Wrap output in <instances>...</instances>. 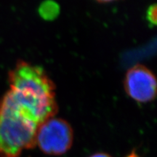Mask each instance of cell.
Masks as SVG:
<instances>
[{
    "label": "cell",
    "mask_w": 157,
    "mask_h": 157,
    "mask_svg": "<svg viewBox=\"0 0 157 157\" xmlns=\"http://www.w3.org/2000/svg\"><path fill=\"white\" fill-rule=\"evenodd\" d=\"M74 131L67 121L52 117L38 126L36 146L44 154L62 155L70 150L73 145Z\"/></svg>",
    "instance_id": "3"
},
{
    "label": "cell",
    "mask_w": 157,
    "mask_h": 157,
    "mask_svg": "<svg viewBox=\"0 0 157 157\" xmlns=\"http://www.w3.org/2000/svg\"><path fill=\"white\" fill-rule=\"evenodd\" d=\"M10 90L36 105L57 103L56 84L42 67L20 60L8 74Z\"/></svg>",
    "instance_id": "2"
},
{
    "label": "cell",
    "mask_w": 157,
    "mask_h": 157,
    "mask_svg": "<svg viewBox=\"0 0 157 157\" xmlns=\"http://www.w3.org/2000/svg\"><path fill=\"white\" fill-rule=\"evenodd\" d=\"M60 13V6L53 0H45L39 7L40 16L45 20L56 18Z\"/></svg>",
    "instance_id": "5"
},
{
    "label": "cell",
    "mask_w": 157,
    "mask_h": 157,
    "mask_svg": "<svg viewBox=\"0 0 157 157\" xmlns=\"http://www.w3.org/2000/svg\"><path fill=\"white\" fill-rule=\"evenodd\" d=\"M38 126L7 92L0 101V157H19L34 148Z\"/></svg>",
    "instance_id": "1"
},
{
    "label": "cell",
    "mask_w": 157,
    "mask_h": 157,
    "mask_svg": "<svg viewBox=\"0 0 157 157\" xmlns=\"http://www.w3.org/2000/svg\"><path fill=\"white\" fill-rule=\"evenodd\" d=\"M126 157H139V156L135 151H132V153H130V154H129L128 156H126Z\"/></svg>",
    "instance_id": "9"
},
{
    "label": "cell",
    "mask_w": 157,
    "mask_h": 157,
    "mask_svg": "<svg viewBox=\"0 0 157 157\" xmlns=\"http://www.w3.org/2000/svg\"><path fill=\"white\" fill-rule=\"evenodd\" d=\"M95 1L98 2L99 3H110L115 1H118V0H95Z\"/></svg>",
    "instance_id": "8"
},
{
    "label": "cell",
    "mask_w": 157,
    "mask_h": 157,
    "mask_svg": "<svg viewBox=\"0 0 157 157\" xmlns=\"http://www.w3.org/2000/svg\"><path fill=\"white\" fill-rule=\"evenodd\" d=\"M156 78L148 67L137 64L129 68L124 78V88L129 98L140 103L151 102L156 96Z\"/></svg>",
    "instance_id": "4"
},
{
    "label": "cell",
    "mask_w": 157,
    "mask_h": 157,
    "mask_svg": "<svg viewBox=\"0 0 157 157\" xmlns=\"http://www.w3.org/2000/svg\"><path fill=\"white\" fill-rule=\"evenodd\" d=\"M156 4H153L148 7L146 12V19L152 26L156 24Z\"/></svg>",
    "instance_id": "6"
},
{
    "label": "cell",
    "mask_w": 157,
    "mask_h": 157,
    "mask_svg": "<svg viewBox=\"0 0 157 157\" xmlns=\"http://www.w3.org/2000/svg\"><path fill=\"white\" fill-rule=\"evenodd\" d=\"M90 157H112L111 156H110L109 154H105V153H96V154L92 155Z\"/></svg>",
    "instance_id": "7"
}]
</instances>
